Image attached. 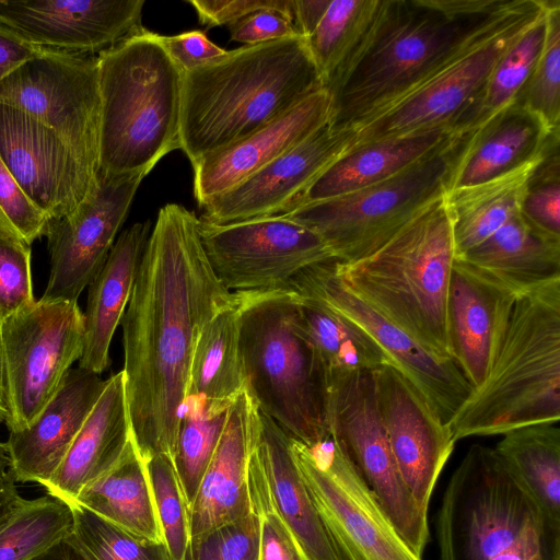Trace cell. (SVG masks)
I'll use <instances>...</instances> for the list:
<instances>
[{
  "label": "cell",
  "mask_w": 560,
  "mask_h": 560,
  "mask_svg": "<svg viewBox=\"0 0 560 560\" xmlns=\"http://www.w3.org/2000/svg\"><path fill=\"white\" fill-rule=\"evenodd\" d=\"M324 89L306 39L243 45L183 74L179 142L191 165Z\"/></svg>",
  "instance_id": "cell-3"
},
{
  "label": "cell",
  "mask_w": 560,
  "mask_h": 560,
  "mask_svg": "<svg viewBox=\"0 0 560 560\" xmlns=\"http://www.w3.org/2000/svg\"><path fill=\"white\" fill-rule=\"evenodd\" d=\"M539 423L503 434L494 447L518 476L540 515V560H560V429Z\"/></svg>",
  "instance_id": "cell-31"
},
{
  "label": "cell",
  "mask_w": 560,
  "mask_h": 560,
  "mask_svg": "<svg viewBox=\"0 0 560 560\" xmlns=\"http://www.w3.org/2000/svg\"><path fill=\"white\" fill-rule=\"evenodd\" d=\"M546 1L509 0L428 79L353 129L352 147L436 128L465 136L500 57L541 13Z\"/></svg>",
  "instance_id": "cell-8"
},
{
  "label": "cell",
  "mask_w": 560,
  "mask_h": 560,
  "mask_svg": "<svg viewBox=\"0 0 560 560\" xmlns=\"http://www.w3.org/2000/svg\"><path fill=\"white\" fill-rule=\"evenodd\" d=\"M551 131L560 130V1L549 0L540 55L517 100Z\"/></svg>",
  "instance_id": "cell-42"
},
{
  "label": "cell",
  "mask_w": 560,
  "mask_h": 560,
  "mask_svg": "<svg viewBox=\"0 0 560 560\" xmlns=\"http://www.w3.org/2000/svg\"><path fill=\"white\" fill-rule=\"evenodd\" d=\"M143 0H0V25L42 49L97 55L143 33Z\"/></svg>",
  "instance_id": "cell-19"
},
{
  "label": "cell",
  "mask_w": 560,
  "mask_h": 560,
  "mask_svg": "<svg viewBox=\"0 0 560 560\" xmlns=\"http://www.w3.org/2000/svg\"><path fill=\"white\" fill-rule=\"evenodd\" d=\"M542 156L504 176L445 194L456 258L520 214L526 182Z\"/></svg>",
  "instance_id": "cell-35"
},
{
  "label": "cell",
  "mask_w": 560,
  "mask_h": 560,
  "mask_svg": "<svg viewBox=\"0 0 560 560\" xmlns=\"http://www.w3.org/2000/svg\"><path fill=\"white\" fill-rule=\"evenodd\" d=\"M144 177L100 172L95 186L73 211L48 220L44 236L50 271L40 300L78 302L107 259Z\"/></svg>",
  "instance_id": "cell-17"
},
{
  "label": "cell",
  "mask_w": 560,
  "mask_h": 560,
  "mask_svg": "<svg viewBox=\"0 0 560 560\" xmlns=\"http://www.w3.org/2000/svg\"><path fill=\"white\" fill-rule=\"evenodd\" d=\"M43 50L0 25V83L16 68Z\"/></svg>",
  "instance_id": "cell-52"
},
{
  "label": "cell",
  "mask_w": 560,
  "mask_h": 560,
  "mask_svg": "<svg viewBox=\"0 0 560 560\" xmlns=\"http://www.w3.org/2000/svg\"><path fill=\"white\" fill-rule=\"evenodd\" d=\"M246 389L291 439L314 446L329 438L328 373L298 316L290 290L237 292Z\"/></svg>",
  "instance_id": "cell-5"
},
{
  "label": "cell",
  "mask_w": 560,
  "mask_h": 560,
  "mask_svg": "<svg viewBox=\"0 0 560 560\" xmlns=\"http://www.w3.org/2000/svg\"><path fill=\"white\" fill-rule=\"evenodd\" d=\"M149 235V221L124 230L88 285L84 347L78 361L85 371L100 375L110 363V342L129 302Z\"/></svg>",
  "instance_id": "cell-28"
},
{
  "label": "cell",
  "mask_w": 560,
  "mask_h": 560,
  "mask_svg": "<svg viewBox=\"0 0 560 560\" xmlns=\"http://www.w3.org/2000/svg\"><path fill=\"white\" fill-rule=\"evenodd\" d=\"M381 0H331L319 24L306 39L324 89H329L364 42Z\"/></svg>",
  "instance_id": "cell-37"
},
{
  "label": "cell",
  "mask_w": 560,
  "mask_h": 560,
  "mask_svg": "<svg viewBox=\"0 0 560 560\" xmlns=\"http://www.w3.org/2000/svg\"><path fill=\"white\" fill-rule=\"evenodd\" d=\"M355 133L329 124L258 172L214 197L201 220L226 224L282 215L293 210L306 189L352 148Z\"/></svg>",
  "instance_id": "cell-21"
},
{
  "label": "cell",
  "mask_w": 560,
  "mask_h": 560,
  "mask_svg": "<svg viewBox=\"0 0 560 560\" xmlns=\"http://www.w3.org/2000/svg\"><path fill=\"white\" fill-rule=\"evenodd\" d=\"M97 62L100 172L147 176L180 150L184 72L148 30L101 51Z\"/></svg>",
  "instance_id": "cell-6"
},
{
  "label": "cell",
  "mask_w": 560,
  "mask_h": 560,
  "mask_svg": "<svg viewBox=\"0 0 560 560\" xmlns=\"http://www.w3.org/2000/svg\"><path fill=\"white\" fill-rule=\"evenodd\" d=\"M24 500L18 490L16 479L9 470L3 477H0V525Z\"/></svg>",
  "instance_id": "cell-55"
},
{
  "label": "cell",
  "mask_w": 560,
  "mask_h": 560,
  "mask_svg": "<svg viewBox=\"0 0 560 560\" xmlns=\"http://www.w3.org/2000/svg\"><path fill=\"white\" fill-rule=\"evenodd\" d=\"M557 136L559 131L551 132L515 102L463 136L447 191L492 180L537 161Z\"/></svg>",
  "instance_id": "cell-26"
},
{
  "label": "cell",
  "mask_w": 560,
  "mask_h": 560,
  "mask_svg": "<svg viewBox=\"0 0 560 560\" xmlns=\"http://www.w3.org/2000/svg\"><path fill=\"white\" fill-rule=\"evenodd\" d=\"M47 222L0 158V225L31 245L44 235Z\"/></svg>",
  "instance_id": "cell-48"
},
{
  "label": "cell",
  "mask_w": 560,
  "mask_h": 560,
  "mask_svg": "<svg viewBox=\"0 0 560 560\" xmlns=\"http://www.w3.org/2000/svg\"><path fill=\"white\" fill-rule=\"evenodd\" d=\"M143 462L163 540L171 560H182L190 538V528L188 505L173 460L167 455L159 454Z\"/></svg>",
  "instance_id": "cell-43"
},
{
  "label": "cell",
  "mask_w": 560,
  "mask_h": 560,
  "mask_svg": "<svg viewBox=\"0 0 560 560\" xmlns=\"http://www.w3.org/2000/svg\"><path fill=\"white\" fill-rule=\"evenodd\" d=\"M332 98L320 89L257 131L200 160L194 196L202 208L329 124Z\"/></svg>",
  "instance_id": "cell-23"
},
{
  "label": "cell",
  "mask_w": 560,
  "mask_h": 560,
  "mask_svg": "<svg viewBox=\"0 0 560 560\" xmlns=\"http://www.w3.org/2000/svg\"><path fill=\"white\" fill-rule=\"evenodd\" d=\"M331 0H293V24L299 35L307 38L323 19Z\"/></svg>",
  "instance_id": "cell-54"
},
{
  "label": "cell",
  "mask_w": 560,
  "mask_h": 560,
  "mask_svg": "<svg viewBox=\"0 0 560 560\" xmlns=\"http://www.w3.org/2000/svg\"><path fill=\"white\" fill-rule=\"evenodd\" d=\"M459 137L452 129L436 128L352 147L306 189L296 207L386 180Z\"/></svg>",
  "instance_id": "cell-30"
},
{
  "label": "cell",
  "mask_w": 560,
  "mask_h": 560,
  "mask_svg": "<svg viewBox=\"0 0 560 560\" xmlns=\"http://www.w3.org/2000/svg\"><path fill=\"white\" fill-rule=\"evenodd\" d=\"M560 420V280L518 295L486 380L450 422L454 441Z\"/></svg>",
  "instance_id": "cell-4"
},
{
  "label": "cell",
  "mask_w": 560,
  "mask_h": 560,
  "mask_svg": "<svg viewBox=\"0 0 560 560\" xmlns=\"http://www.w3.org/2000/svg\"><path fill=\"white\" fill-rule=\"evenodd\" d=\"M373 375L377 410L397 469L416 503L428 513L456 442L450 425L395 366L385 363Z\"/></svg>",
  "instance_id": "cell-18"
},
{
  "label": "cell",
  "mask_w": 560,
  "mask_h": 560,
  "mask_svg": "<svg viewBox=\"0 0 560 560\" xmlns=\"http://www.w3.org/2000/svg\"><path fill=\"white\" fill-rule=\"evenodd\" d=\"M548 5L549 0L546 1L541 13L500 57L490 74L467 133L516 102L544 45Z\"/></svg>",
  "instance_id": "cell-40"
},
{
  "label": "cell",
  "mask_w": 560,
  "mask_h": 560,
  "mask_svg": "<svg viewBox=\"0 0 560 560\" xmlns=\"http://www.w3.org/2000/svg\"><path fill=\"white\" fill-rule=\"evenodd\" d=\"M0 158L48 220L73 211L98 177L52 130L3 104H0Z\"/></svg>",
  "instance_id": "cell-20"
},
{
  "label": "cell",
  "mask_w": 560,
  "mask_h": 560,
  "mask_svg": "<svg viewBox=\"0 0 560 560\" xmlns=\"http://www.w3.org/2000/svg\"><path fill=\"white\" fill-rule=\"evenodd\" d=\"M153 36L183 72L206 65L228 51L211 42L203 31L176 35L153 33Z\"/></svg>",
  "instance_id": "cell-50"
},
{
  "label": "cell",
  "mask_w": 560,
  "mask_h": 560,
  "mask_svg": "<svg viewBox=\"0 0 560 560\" xmlns=\"http://www.w3.org/2000/svg\"><path fill=\"white\" fill-rule=\"evenodd\" d=\"M199 220L207 259L230 292L288 290L305 268L336 260L317 233L284 215L226 224Z\"/></svg>",
  "instance_id": "cell-15"
},
{
  "label": "cell",
  "mask_w": 560,
  "mask_h": 560,
  "mask_svg": "<svg viewBox=\"0 0 560 560\" xmlns=\"http://www.w3.org/2000/svg\"><path fill=\"white\" fill-rule=\"evenodd\" d=\"M84 347L78 302H36L2 320L3 383L9 432L26 428L59 389Z\"/></svg>",
  "instance_id": "cell-11"
},
{
  "label": "cell",
  "mask_w": 560,
  "mask_h": 560,
  "mask_svg": "<svg viewBox=\"0 0 560 560\" xmlns=\"http://www.w3.org/2000/svg\"><path fill=\"white\" fill-rule=\"evenodd\" d=\"M131 427L122 371L105 386L77 434L65 459L45 487L68 504L81 490L113 467L131 441Z\"/></svg>",
  "instance_id": "cell-27"
},
{
  "label": "cell",
  "mask_w": 560,
  "mask_h": 560,
  "mask_svg": "<svg viewBox=\"0 0 560 560\" xmlns=\"http://www.w3.org/2000/svg\"><path fill=\"white\" fill-rule=\"evenodd\" d=\"M199 224L182 205L159 210L120 322L131 436L143 460L173 458L197 336L236 298L214 275Z\"/></svg>",
  "instance_id": "cell-1"
},
{
  "label": "cell",
  "mask_w": 560,
  "mask_h": 560,
  "mask_svg": "<svg viewBox=\"0 0 560 560\" xmlns=\"http://www.w3.org/2000/svg\"><path fill=\"white\" fill-rule=\"evenodd\" d=\"M260 424V410L245 389L228 409L221 436L188 508L190 536L252 512L247 466Z\"/></svg>",
  "instance_id": "cell-25"
},
{
  "label": "cell",
  "mask_w": 560,
  "mask_h": 560,
  "mask_svg": "<svg viewBox=\"0 0 560 560\" xmlns=\"http://www.w3.org/2000/svg\"><path fill=\"white\" fill-rule=\"evenodd\" d=\"M199 331L190 361L187 397L230 406L246 389L240 348V295Z\"/></svg>",
  "instance_id": "cell-34"
},
{
  "label": "cell",
  "mask_w": 560,
  "mask_h": 560,
  "mask_svg": "<svg viewBox=\"0 0 560 560\" xmlns=\"http://www.w3.org/2000/svg\"><path fill=\"white\" fill-rule=\"evenodd\" d=\"M327 421L330 438L374 493L397 534L422 558L429 539L428 513L416 503L397 469L377 410L373 371L329 375Z\"/></svg>",
  "instance_id": "cell-12"
},
{
  "label": "cell",
  "mask_w": 560,
  "mask_h": 560,
  "mask_svg": "<svg viewBox=\"0 0 560 560\" xmlns=\"http://www.w3.org/2000/svg\"><path fill=\"white\" fill-rule=\"evenodd\" d=\"M290 442L303 483L340 560H422L397 534L330 435L314 446L291 438Z\"/></svg>",
  "instance_id": "cell-13"
},
{
  "label": "cell",
  "mask_w": 560,
  "mask_h": 560,
  "mask_svg": "<svg viewBox=\"0 0 560 560\" xmlns=\"http://www.w3.org/2000/svg\"><path fill=\"white\" fill-rule=\"evenodd\" d=\"M69 505L70 535L86 560H171L165 542L131 534L78 503Z\"/></svg>",
  "instance_id": "cell-41"
},
{
  "label": "cell",
  "mask_w": 560,
  "mask_h": 560,
  "mask_svg": "<svg viewBox=\"0 0 560 560\" xmlns=\"http://www.w3.org/2000/svg\"><path fill=\"white\" fill-rule=\"evenodd\" d=\"M296 296L299 320L328 377L334 373L374 371L389 363L376 342L355 323L320 301Z\"/></svg>",
  "instance_id": "cell-36"
},
{
  "label": "cell",
  "mask_w": 560,
  "mask_h": 560,
  "mask_svg": "<svg viewBox=\"0 0 560 560\" xmlns=\"http://www.w3.org/2000/svg\"><path fill=\"white\" fill-rule=\"evenodd\" d=\"M539 510L495 448L472 445L452 474L436 516L440 560H491Z\"/></svg>",
  "instance_id": "cell-10"
},
{
  "label": "cell",
  "mask_w": 560,
  "mask_h": 560,
  "mask_svg": "<svg viewBox=\"0 0 560 560\" xmlns=\"http://www.w3.org/2000/svg\"><path fill=\"white\" fill-rule=\"evenodd\" d=\"M260 422L253 454L275 509L307 560H340L303 483L290 438L261 411Z\"/></svg>",
  "instance_id": "cell-29"
},
{
  "label": "cell",
  "mask_w": 560,
  "mask_h": 560,
  "mask_svg": "<svg viewBox=\"0 0 560 560\" xmlns=\"http://www.w3.org/2000/svg\"><path fill=\"white\" fill-rule=\"evenodd\" d=\"M509 0H381L359 50L329 88V126L355 129L438 70Z\"/></svg>",
  "instance_id": "cell-2"
},
{
  "label": "cell",
  "mask_w": 560,
  "mask_h": 560,
  "mask_svg": "<svg viewBox=\"0 0 560 560\" xmlns=\"http://www.w3.org/2000/svg\"><path fill=\"white\" fill-rule=\"evenodd\" d=\"M139 537L164 542L143 459L131 439L117 463L75 502Z\"/></svg>",
  "instance_id": "cell-33"
},
{
  "label": "cell",
  "mask_w": 560,
  "mask_h": 560,
  "mask_svg": "<svg viewBox=\"0 0 560 560\" xmlns=\"http://www.w3.org/2000/svg\"><path fill=\"white\" fill-rule=\"evenodd\" d=\"M288 290L320 301L360 326L446 424L472 393V386L452 359L430 352L351 292L339 277L337 260L305 268Z\"/></svg>",
  "instance_id": "cell-16"
},
{
  "label": "cell",
  "mask_w": 560,
  "mask_h": 560,
  "mask_svg": "<svg viewBox=\"0 0 560 560\" xmlns=\"http://www.w3.org/2000/svg\"><path fill=\"white\" fill-rule=\"evenodd\" d=\"M7 418V406L3 383V354H2V319L0 317V423Z\"/></svg>",
  "instance_id": "cell-57"
},
{
  "label": "cell",
  "mask_w": 560,
  "mask_h": 560,
  "mask_svg": "<svg viewBox=\"0 0 560 560\" xmlns=\"http://www.w3.org/2000/svg\"><path fill=\"white\" fill-rule=\"evenodd\" d=\"M105 382L81 368L68 372L59 389L24 429L9 432L4 442L10 471L16 481L44 488L65 459L97 401Z\"/></svg>",
  "instance_id": "cell-24"
},
{
  "label": "cell",
  "mask_w": 560,
  "mask_h": 560,
  "mask_svg": "<svg viewBox=\"0 0 560 560\" xmlns=\"http://www.w3.org/2000/svg\"><path fill=\"white\" fill-rule=\"evenodd\" d=\"M199 23L207 27L231 26L260 10H278L293 20V0H192Z\"/></svg>",
  "instance_id": "cell-49"
},
{
  "label": "cell",
  "mask_w": 560,
  "mask_h": 560,
  "mask_svg": "<svg viewBox=\"0 0 560 560\" xmlns=\"http://www.w3.org/2000/svg\"><path fill=\"white\" fill-rule=\"evenodd\" d=\"M457 259L518 294L560 280V241L536 232L520 214Z\"/></svg>",
  "instance_id": "cell-32"
},
{
  "label": "cell",
  "mask_w": 560,
  "mask_h": 560,
  "mask_svg": "<svg viewBox=\"0 0 560 560\" xmlns=\"http://www.w3.org/2000/svg\"><path fill=\"white\" fill-rule=\"evenodd\" d=\"M31 560H86L73 542L71 535L35 556Z\"/></svg>",
  "instance_id": "cell-56"
},
{
  "label": "cell",
  "mask_w": 560,
  "mask_h": 560,
  "mask_svg": "<svg viewBox=\"0 0 560 560\" xmlns=\"http://www.w3.org/2000/svg\"><path fill=\"white\" fill-rule=\"evenodd\" d=\"M462 138L386 180L299 206L282 215L317 233L336 260L360 261L377 252L419 212L447 192Z\"/></svg>",
  "instance_id": "cell-9"
},
{
  "label": "cell",
  "mask_w": 560,
  "mask_h": 560,
  "mask_svg": "<svg viewBox=\"0 0 560 560\" xmlns=\"http://www.w3.org/2000/svg\"><path fill=\"white\" fill-rule=\"evenodd\" d=\"M71 506L50 494L22 504L0 525V560H31L72 532Z\"/></svg>",
  "instance_id": "cell-38"
},
{
  "label": "cell",
  "mask_w": 560,
  "mask_h": 560,
  "mask_svg": "<svg viewBox=\"0 0 560 560\" xmlns=\"http://www.w3.org/2000/svg\"><path fill=\"white\" fill-rule=\"evenodd\" d=\"M229 407L195 397L186 399L172 460L188 508L217 447Z\"/></svg>",
  "instance_id": "cell-39"
},
{
  "label": "cell",
  "mask_w": 560,
  "mask_h": 560,
  "mask_svg": "<svg viewBox=\"0 0 560 560\" xmlns=\"http://www.w3.org/2000/svg\"><path fill=\"white\" fill-rule=\"evenodd\" d=\"M247 485L252 510L260 521L259 560H307L275 509L253 450L247 466Z\"/></svg>",
  "instance_id": "cell-46"
},
{
  "label": "cell",
  "mask_w": 560,
  "mask_h": 560,
  "mask_svg": "<svg viewBox=\"0 0 560 560\" xmlns=\"http://www.w3.org/2000/svg\"><path fill=\"white\" fill-rule=\"evenodd\" d=\"M31 245L0 225V317L5 318L32 306Z\"/></svg>",
  "instance_id": "cell-47"
},
{
  "label": "cell",
  "mask_w": 560,
  "mask_h": 560,
  "mask_svg": "<svg viewBox=\"0 0 560 560\" xmlns=\"http://www.w3.org/2000/svg\"><path fill=\"white\" fill-rule=\"evenodd\" d=\"M518 293L456 258L446 303L450 358L475 389L498 353Z\"/></svg>",
  "instance_id": "cell-22"
},
{
  "label": "cell",
  "mask_w": 560,
  "mask_h": 560,
  "mask_svg": "<svg viewBox=\"0 0 560 560\" xmlns=\"http://www.w3.org/2000/svg\"><path fill=\"white\" fill-rule=\"evenodd\" d=\"M231 39L244 45L300 36L290 15L267 9L249 14L229 26Z\"/></svg>",
  "instance_id": "cell-51"
},
{
  "label": "cell",
  "mask_w": 560,
  "mask_h": 560,
  "mask_svg": "<svg viewBox=\"0 0 560 560\" xmlns=\"http://www.w3.org/2000/svg\"><path fill=\"white\" fill-rule=\"evenodd\" d=\"M0 104L21 110L52 130L98 176L97 55L44 49L0 83Z\"/></svg>",
  "instance_id": "cell-14"
},
{
  "label": "cell",
  "mask_w": 560,
  "mask_h": 560,
  "mask_svg": "<svg viewBox=\"0 0 560 560\" xmlns=\"http://www.w3.org/2000/svg\"><path fill=\"white\" fill-rule=\"evenodd\" d=\"M539 536L540 523H533L491 560H540Z\"/></svg>",
  "instance_id": "cell-53"
},
{
  "label": "cell",
  "mask_w": 560,
  "mask_h": 560,
  "mask_svg": "<svg viewBox=\"0 0 560 560\" xmlns=\"http://www.w3.org/2000/svg\"><path fill=\"white\" fill-rule=\"evenodd\" d=\"M260 521L252 510L207 532L190 536L182 560H259Z\"/></svg>",
  "instance_id": "cell-45"
},
{
  "label": "cell",
  "mask_w": 560,
  "mask_h": 560,
  "mask_svg": "<svg viewBox=\"0 0 560 560\" xmlns=\"http://www.w3.org/2000/svg\"><path fill=\"white\" fill-rule=\"evenodd\" d=\"M456 260L445 195L371 256L337 260L345 285L388 322L441 358H450L446 303Z\"/></svg>",
  "instance_id": "cell-7"
},
{
  "label": "cell",
  "mask_w": 560,
  "mask_h": 560,
  "mask_svg": "<svg viewBox=\"0 0 560 560\" xmlns=\"http://www.w3.org/2000/svg\"><path fill=\"white\" fill-rule=\"evenodd\" d=\"M520 215L536 232L560 241L559 136L552 140L526 182Z\"/></svg>",
  "instance_id": "cell-44"
}]
</instances>
